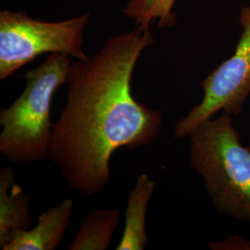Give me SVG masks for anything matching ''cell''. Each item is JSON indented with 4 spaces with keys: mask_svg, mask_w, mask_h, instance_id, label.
Segmentation results:
<instances>
[{
    "mask_svg": "<svg viewBox=\"0 0 250 250\" xmlns=\"http://www.w3.org/2000/svg\"><path fill=\"white\" fill-rule=\"evenodd\" d=\"M153 43L150 29L136 27L108 38L92 57L72 62L47 158L83 196H96L110 184L114 152L149 146L160 134L161 111L132 94L134 68Z\"/></svg>",
    "mask_w": 250,
    "mask_h": 250,
    "instance_id": "6da1fadb",
    "label": "cell"
},
{
    "mask_svg": "<svg viewBox=\"0 0 250 250\" xmlns=\"http://www.w3.org/2000/svg\"><path fill=\"white\" fill-rule=\"evenodd\" d=\"M188 138L191 167L216 210L250 223V146L241 143L231 114L207 120Z\"/></svg>",
    "mask_w": 250,
    "mask_h": 250,
    "instance_id": "7a4b0ae2",
    "label": "cell"
},
{
    "mask_svg": "<svg viewBox=\"0 0 250 250\" xmlns=\"http://www.w3.org/2000/svg\"><path fill=\"white\" fill-rule=\"evenodd\" d=\"M72 58L49 54L25 75V87L12 104L0 109V154L10 162L33 163L47 158L54 124L51 105L67 83Z\"/></svg>",
    "mask_w": 250,
    "mask_h": 250,
    "instance_id": "3957f363",
    "label": "cell"
},
{
    "mask_svg": "<svg viewBox=\"0 0 250 250\" xmlns=\"http://www.w3.org/2000/svg\"><path fill=\"white\" fill-rule=\"evenodd\" d=\"M89 14L49 22L24 12H0V79L5 80L38 56L62 53L85 60L83 32Z\"/></svg>",
    "mask_w": 250,
    "mask_h": 250,
    "instance_id": "277c9868",
    "label": "cell"
},
{
    "mask_svg": "<svg viewBox=\"0 0 250 250\" xmlns=\"http://www.w3.org/2000/svg\"><path fill=\"white\" fill-rule=\"evenodd\" d=\"M242 34L232 56L210 72L203 82V98L173 128L177 140L188 138L197 126L219 111L238 114L250 95V6L243 8Z\"/></svg>",
    "mask_w": 250,
    "mask_h": 250,
    "instance_id": "5b68a950",
    "label": "cell"
},
{
    "mask_svg": "<svg viewBox=\"0 0 250 250\" xmlns=\"http://www.w3.org/2000/svg\"><path fill=\"white\" fill-rule=\"evenodd\" d=\"M74 202L64 199L39 215L37 224L32 229L12 232L2 250H55L62 242L72 224Z\"/></svg>",
    "mask_w": 250,
    "mask_h": 250,
    "instance_id": "8992f818",
    "label": "cell"
},
{
    "mask_svg": "<svg viewBox=\"0 0 250 250\" xmlns=\"http://www.w3.org/2000/svg\"><path fill=\"white\" fill-rule=\"evenodd\" d=\"M156 188V183L146 173L137 176L127 198L125 225L116 250H144L148 242L146 211Z\"/></svg>",
    "mask_w": 250,
    "mask_h": 250,
    "instance_id": "52a82bcc",
    "label": "cell"
},
{
    "mask_svg": "<svg viewBox=\"0 0 250 250\" xmlns=\"http://www.w3.org/2000/svg\"><path fill=\"white\" fill-rule=\"evenodd\" d=\"M30 197L15 183L14 170L7 166L0 170V249L9 241L11 233L29 229Z\"/></svg>",
    "mask_w": 250,
    "mask_h": 250,
    "instance_id": "ba28073f",
    "label": "cell"
},
{
    "mask_svg": "<svg viewBox=\"0 0 250 250\" xmlns=\"http://www.w3.org/2000/svg\"><path fill=\"white\" fill-rule=\"evenodd\" d=\"M119 208L92 209L84 215L69 250H106L120 223Z\"/></svg>",
    "mask_w": 250,
    "mask_h": 250,
    "instance_id": "9c48e42d",
    "label": "cell"
},
{
    "mask_svg": "<svg viewBox=\"0 0 250 250\" xmlns=\"http://www.w3.org/2000/svg\"><path fill=\"white\" fill-rule=\"evenodd\" d=\"M176 0H129L124 9L127 18L133 20L136 27L150 29L157 22L158 28L173 26L176 15L173 11Z\"/></svg>",
    "mask_w": 250,
    "mask_h": 250,
    "instance_id": "30bf717a",
    "label": "cell"
},
{
    "mask_svg": "<svg viewBox=\"0 0 250 250\" xmlns=\"http://www.w3.org/2000/svg\"><path fill=\"white\" fill-rule=\"evenodd\" d=\"M208 246L210 250H250V241L237 236L229 237L222 242H212Z\"/></svg>",
    "mask_w": 250,
    "mask_h": 250,
    "instance_id": "8fae6325",
    "label": "cell"
}]
</instances>
